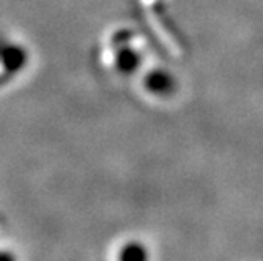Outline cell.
I'll return each instance as SVG.
<instances>
[{"label": "cell", "instance_id": "6da1fadb", "mask_svg": "<svg viewBox=\"0 0 263 261\" xmlns=\"http://www.w3.org/2000/svg\"><path fill=\"white\" fill-rule=\"evenodd\" d=\"M120 261H148L147 249L139 243H131L120 252Z\"/></svg>", "mask_w": 263, "mask_h": 261}, {"label": "cell", "instance_id": "7a4b0ae2", "mask_svg": "<svg viewBox=\"0 0 263 261\" xmlns=\"http://www.w3.org/2000/svg\"><path fill=\"white\" fill-rule=\"evenodd\" d=\"M0 261H13V256L7 253H0Z\"/></svg>", "mask_w": 263, "mask_h": 261}]
</instances>
